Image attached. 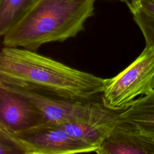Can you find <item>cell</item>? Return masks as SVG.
Wrapping results in <instances>:
<instances>
[{
  "instance_id": "6da1fadb",
  "label": "cell",
  "mask_w": 154,
  "mask_h": 154,
  "mask_svg": "<svg viewBox=\"0 0 154 154\" xmlns=\"http://www.w3.org/2000/svg\"><path fill=\"white\" fill-rule=\"evenodd\" d=\"M106 79L66 66L37 52L4 46L0 84L59 97L102 98Z\"/></svg>"
},
{
  "instance_id": "7a4b0ae2",
  "label": "cell",
  "mask_w": 154,
  "mask_h": 154,
  "mask_svg": "<svg viewBox=\"0 0 154 154\" xmlns=\"http://www.w3.org/2000/svg\"><path fill=\"white\" fill-rule=\"evenodd\" d=\"M95 1L37 0L2 36V43L37 52L45 44L75 37L94 15Z\"/></svg>"
},
{
  "instance_id": "3957f363",
  "label": "cell",
  "mask_w": 154,
  "mask_h": 154,
  "mask_svg": "<svg viewBox=\"0 0 154 154\" xmlns=\"http://www.w3.org/2000/svg\"><path fill=\"white\" fill-rule=\"evenodd\" d=\"M29 98L38 108L45 123L81 122L98 126L114 125L122 110L108 108L102 99H81L59 97L0 84Z\"/></svg>"
},
{
  "instance_id": "277c9868",
  "label": "cell",
  "mask_w": 154,
  "mask_h": 154,
  "mask_svg": "<svg viewBox=\"0 0 154 154\" xmlns=\"http://www.w3.org/2000/svg\"><path fill=\"white\" fill-rule=\"evenodd\" d=\"M154 90V46L146 45L141 54L116 76L106 79L102 99L114 110L127 108L138 96Z\"/></svg>"
},
{
  "instance_id": "5b68a950",
  "label": "cell",
  "mask_w": 154,
  "mask_h": 154,
  "mask_svg": "<svg viewBox=\"0 0 154 154\" xmlns=\"http://www.w3.org/2000/svg\"><path fill=\"white\" fill-rule=\"evenodd\" d=\"M0 131L12 138L24 154H73L97 150L70 136L55 124L45 123L16 134Z\"/></svg>"
},
{
  "instance_id": "8992f818",
  "label": "cell",
  "mask_w": 154,
  "mask_h": 154,
  "mask_svg": "<svg viewBox=\"0 0 154 154\" xmlns=\"http://www.w3.org/2000/svg\"><path fill=\"white\" fill-rule=\"evenodd\" d=\"M45 123L42 113L29 98L0 85V130L16 134Z\"/></svg>"
},
{
  "instance_id": "52a82bcc",
  "label": "cell",
  "mask_w": 154,
  "mask_h": 154,
  "mask_svg": "<svg viewBox=\"0 0 154 154\" xmlns=\"http://www.w3.org/2000/svg\"><path fill=\"white\" fill-rule=\"evenodd\" d=\"M95 152L98 154H154V141L118 117L117 123Z\"/></svg>"
},
{
  "instance_id": "ba28073f",
  "label": "cell",
  "mask_w": 154,
  "mask_h": 154,
  "mask_svg": "<svg viewBox=\"0 0 154 154\" xmlns=\"http://www.w3.org/2000/svg\"><path fill=\"white\" fill-rule=\"evenodd\" d=\"M126 122L154 141V90L134 100L119 114Z\"/></svg>"
},
{
  "instance_id": "9c48e42d",
  "label": "cell",
  "mask_w": 154,
  "mask_h": 154,
  "mask_svg": "<svg viewBox=\"0 0 154 154\" xmlns=\"http://www.w3.org/2000/svg\"><path fill=\"white\" fill-rule=\"evenodd\" d=\"M58 125L70 136L97 149L115 125L98 126L81 122H67Z\"/></svg>"
},
{
  "instance_id": "30bf717a",
  "label": "cell",
  "mask_w": 154,
  "mask_h": 154,
  "mask_svg": "<svg viewBox=\"0 0 154 154\" xmlns=\"http://www.w3.org/2000/svg\"><path fill=\"white\" fill-rule=\"evenodd\" d=\"M37 0H0V34L2 37Z\"/></svg>"
},
{
  "instance_id": "8fae6325",
  "label": "cell",
  "mask_w": 154,
  "mask_h": 154,
  "mask_svg": "<svg viewBox=\"0 0 154 154\" xmlns=\"http://www.w3.org/2000/svg\"><path fill=\"white\" fill-rule=\"evenodd\" d=\"M133 18L141 31L146 41V45L154 46V25L141 13L131 12Z\"/></svg>"
},
{
  "instance_id": "7c38bea8",
  "label": "cell",
  "mask_w": 154,
  "mask_h": 154,
  "mask_svg": "<svg viewBox=\"0 0 154 154\" xmlns=\"http://www.w3.org/2000/svg\"><path fill=\"white\" fill-rule=\"evenodd\" d=\"M127 5L131 12L141 13L154 25V0H130Z\"/></svg>"
},
{
  "instance_id": "4fadbf2b",
  "label": "cell",
  "mask_w": 154,
  "mask_h": 154,
  "mask_svg": "<svg viewBox=\"0 0 154 154\" xmlns=\"http://www.w3.org/2000/svg\"><path fill=\"white\" fill-rule=\"evenodd\" d=\"M1 154H24L18 144L9 135L0 131Z\"/></svg>"
},
{
  "instance_id": "5bb4252c",
  "label": "cell",
  "mask_w": 154,
  "mask_h": 154,
  "mask_svg": "<svg viewBox=\"0 0 154 154\" xmlns=\"http://www.w3.org/2000/svg\"><path fill=\"white\" fill-rule=\"evenodd\" d=\"M116 1H120V2H125L127 5L129 3V1L128 0H116Z\"/></svg>"
}]
</instances>
